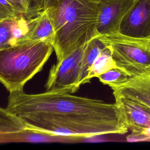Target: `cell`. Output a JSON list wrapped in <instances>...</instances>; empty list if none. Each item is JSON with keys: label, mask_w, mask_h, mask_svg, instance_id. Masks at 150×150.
Listing matches in <instances>:
<instances>
[{"label": "cell", "mask_w": 150, "mask_h": 150, "mask_svg": "<svg viewBox=\"0 0 150 150\" xmlns=\"http://www.w3.org/2000/svg\"><path fill=\"white\" fill-rule=\"evenodd\" d=\"M30 131L24 122L6 108L0 107V138Z\"/></svg>", "instance_id": "7c38bea8"}, {"label": "cell", "mask_w": 150, "mask_h": 150, "mask_svg": "<svg viewBox=\"0 0 150 150\" xmlns=\"http://www.w3.org/2000/svg\"><path fill=\"white\" fill-rule=\"evenodd\" d=\"M98 36L110 50L117 67L132 77L150 75V47L144 39L119 33Z\"/></svg>", "instance_id": "277c9868"}, {"label": "cell", "mask_w": 150, "mask_h": 150, "mask_svg": "<svg viewBox=\"0 0 150 150\" xmlns=\"http://www.w3.org/2000/svg\"><path fill=\"white\" fill-rule=\"evenodd\" d=\"M53 49L46 40L25 42L0 49V82L9 93L23 90L39 72Z\"/></svg>", "instance_id": "3957f363"}, {"label": "cell", "mask_w": 150, "mask_h": 150, "mask_svg": "<svg viewBox=\"0 0 150 150\" xmlns=\"http://www.w3.org/2000/svg\"><path fill=\"white\" fill-rule=\"evenodd\" d=\"M110 50L106 46L101 51L89 70L87 80L90 82L93 77H98L108 70L115 67Z\"/></svg>", "instance_id": "5bb4252c"}, {"label": "cell", "mask_w": 150, "mask_h": 150, "mask_svg": "<svg viewBox=\"0 0 150 150\" xmlns=\"http://www.w3.org/2000/svg\"><path fill=\"white\" fill-rule=\"evenodd\" d=\"M29 131L55 136L89 137L124 134L129 129L116 103L82 97L68 93H9L6 108Z\"/></svg>", "instance_id": "6da1fadb"}, {"label": "cell", "mask_w": 150, "mask_h": 150, "mask_svg": "<svg viewBox=\"0 0 150 150\" xmlns=\"http://www.w3.org/2000/svg\"><path fill=\"white\" fill-rule=\"evenodd\" d=\"M146 43L149 45V46L150 47V39H144Z\"/></svg>", "instance_id": "e0dca14e"}, {"label": "cell", "mask_w": 150, "mask_h": 150, "mask_svg": "<svg viewBox=\"0 0 150 150\" xmlns=\"http://www.w3.org/2000/svg\"><path fill=\"white\" fill-rule=\"evenodd\" d=\"M125 71L118 67H114L98 77L100 81L110 87L119 86L131 78Z\"/></svg>", "instance_id": "9a60e30c"}, {"label": "cell", "mask_w": 150, "mask_h": 150, "mask_svg": "<svg viewBox=\"0 0 150 150\" xmlns=\"http://www.w3.org/2000/svg\"><path fill=\"white\" fill-rule=\"evenodd\" d=\"M105 47L104 43L98 36L95 37L86 44L81 62L79 86L88 83L87 77L90 67L101 51Z\"/></svg>", "instance_id": "8fae6325"}, {"label": "cell", "mask_w": 150, "mask_h": 150, "mask_svg": "<svg viewBox=\"0 0 150 150\" xmlns=\"http://www.w3.org/2000/svg\"><path fill=\"white\" fill-rule=\"evenodd\" d=\"M21 15L35 17L30 0H0V22Z\"/></svg>", "instance_id": "4fadbf2b"}, {"label": "cell", "mask_w": 150, "mask_h": 150, "mask_svg": "<svg viewBox=\"0 0 150 150\" xmlns=\"http://www.w3.org/2000/svg\"><path fill=\"white\" fill-rule=\"evenodd\" d=\"M86 44L52 66L45 85V91L71 94L79 89L81 62Z\"/></svg>", "instance_id": "5b68a950"}, {"label": "cell", "mask_w": 150, "mask_h": 150, "mask_svg": "<svg viewBox=\"0 0 150 150\" xmlns=\"http://www.w3.org/2000/svg\"><path fill=\"white\" fill-rule=\"evenodd\" d=\"M115 103L123 111L129 130L132 135L150 138V109L129 98L114 96Z\"/></svg>", "instance_id": "ba28073f"}, {"label": "cell", "mask_w": 150, "mask_h": 150, "mask_svg": "<svg viewBox=\"0 0 150 150\" xmlns=\"http://www.w3.org/2000/svg\"><path fill=\"white\" fill-rule=\"evenodd\" d=\"M30 2L32 12L34 16H36L45 10L48 0H30Z\"/></svg>", "instance_id": "2e32d148"}, {"label": "cell", "mask_w": 150, "mask_h": 150, "mask_svg": "<svg viewBox=\"0 0 150 150\" xmlns=\"http://www.w3.org/2000/svg\"><path fill=\"white\" fill-rule=\"evenodd\" d=\"M54 30L51 19L45 9L30 21L29 32L26 36L25 42L46 40L53 43Z\"/></svg>", "instance_id": "30bf717a"}, {"label": "cell", "mask_w": 150, "mask_h": 150, "mask_svg": "<svg viewBox=\"0 0 150 150\" xmlns=\"http://www.w3.org/2000/svg\"><path fill=\"white\" fill-rule=\"evenodd\" d=\"M118 33L132 38L150 39V0H135L123 17Z\"/></svg>", "instance_id": "8992f818"}, {"label": "cell", "mask_w": 150, "mask_h": 150, "mask_svg": "<svg viewBox=\"0 0 150 150\" xmlns=\"http://www.w3.org/2000/svg\"><path fill=\"white\" fill-rule=\"evenodd\" d=\"M45 9L54 30L57 61L98 36V0H48Z\"/></svg>", "instance_id": "7a4b0ae2"}, {"label": "cell", "mask_w": 150, "mask_h": 150, "mask_svg": "<svg viewBox=\"0 0 150 150\" xmlns=\"http://www.w3.org/2000/svg\"><path fill=\"white\" fill-rule=\"evenodd\" d=\"M135 0H98V36L118 33L121 22Z\"/></svg>", "instance_id": "52a82bcc"}, {"label": "cell", "mask_w": 150, "mask_h": 150, "mask_svg": "<svg viewBox=\"0 0 150 150\" xmlns=\"http://www.w3.org/2000/svg\"><path fill=\"white\" fill-rule=\"evenodd\" d=\"M111 88L113 96L129 98L150 109V75L132 77L125 83Z\"/></svg>", "instance_id": "9c48e42d"}]
</instances>
